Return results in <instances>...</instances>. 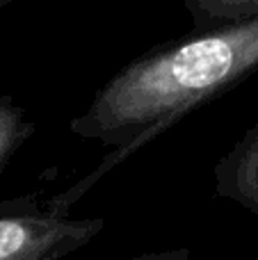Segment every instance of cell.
<instances>
[{
    "instance_id": "6da1fadb",
    "label": "cell",
    "mask_w": 258,
    "mask_h": 260,
    "mask_svg": "<svg viewBox=\"0 0 258 260\" xmlns=\"http://www.w3.org/2000/svg\"><path fill=\"white\" fill-rule=\"evenodd\" d=\"M256 73L258 16L192 30L128 62L96 91L89 108L69 123L76 137L114 151L62 199L76 201L89 189L87 185H94L123 157Z\"/></svg>"
},
{
    "instance_id": "7a4b0ae2",
    "label": "cell",
    "mask_w": 258,
    "mask_h": 260,
    "mask_svg": "<svg viewBox=\"0 0 258 260\" xmlns=\"http://www.w3.org/2000/svg\"><path fill=\"white\" fill-rule=\"evenodd\" d=\"M67 210L55 201L46 208L18 201L16 210L0 215V260H57L87 247L105 229L101 217L71 219Z\"/></svg>"
},
{
    "instance_id": "3957f363",
    "label": "cell",
    "mask_w": 258,
    "mask_h": 260,
    "mask_svg": "<svg viewBox=\"0 0 258 260\" xmlns=\"http://www.w3.org/2000/svg\"><path fill=\"white\" fill-rule=\"evenodd\" d=\"M213 174L219 197L258 215V119L231 151L219 157Z\"/></svg>"
},
{
    "instance_id": "277c9868",
    "label": "cell",
    "mask_w": 258,
    "mask_h": 260,
    "mask_svg": "<svg viewBox=\"0 0 258 260\" xmlns=\"http://www.w3.org/2000/svg\"><path fill=\"white\" fill-rule=\"evenodd\" d=\"M192 30H206L258 16V0H183Z\"/></svg>"
},
{
    "instance_id": "5b68a950",
    "label": "cell",
    "mask_w": 258,
    "mask_h": 260,
    "mask_svg": "<svg viewBox=\"0 0 258 260\" xmlns=\"http://www.w3.org/2000/svg\"><path fill=\"white\" fill-rule=\"evenodd\" d=\"M32 135H35V123L27 119L25 108L18 105L12 94H3L0 96V174Z\"/></svg>"
},
{
    "instance_id": "8992f818",
    "label": "cell",
    "mask_w": 258,
    "mask_h": 260,
    "mask_svg": "<svg viewBox=\"0 0 258 260\" xmlns=\"http://www.w3.org/2000/svg\"><path fill=\"white\" fill-rule=\"evenodd\" d=\"M12 3H14V0H0V9H5L7 5H12Z\"/></svg>"
}]
</instances>
